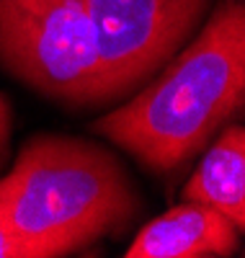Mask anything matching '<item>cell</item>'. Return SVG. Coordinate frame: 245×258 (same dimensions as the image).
I'll return each mask as SVG.
<instances>
[{
    "mask_svg": "<svg viewBox=\"0 0 245 258\" xmlns=\"http://www.w3.org/2000/svg\"><path fill=\"white\" fill-rule=\"evenodd\" d=\"M101 106L129 98L204 24L214 0H83Z\"/></svg>",
    "mask_w": 245,
    "mask_h": 258,
    "instance_id": "obj_4",
    "label": "cell"
},
{
    "mask_svg": "<svg viewBox=\"0 0 245 258\" xmlns=\"http://www.w3.org/2000/svg\"><path fill=\"white\" fill-rule=\"evenodd\" d=\"M0 181L24 258L88 253L124 238L145 212L124 160L111 147L75 135L29 137Z\"/></svg>",
    "mask_w": 245,
    "mask_h": 258,
    "instance_id": "obj_2",
    "label": "cell"
},
{
    "mask_svg": "<svg viewBox=\"0 0 245 258\" xmlns=\"http://www.w3.org/2000/svg\"><path fill=\"white\" fill-rule=\"evenodd\" d=\"M0 70L65 111L103 109L83 0H0Z\"/></svg>",
    "mask_w": 245,
    "mask_h": 258,
    "instance_id": "obj_3",
    "label": "cell"
},
{
    "mask_svg": "<svg viewBox=\"0 0 245 258\" xmlns=\"http://www.w3.org/2000/svg\"><path fill=\"white\" fill-rule=\"evenodd\" d=\"M181 199L207 204L245 230V129L230 121L202 150Z\"/></svg>",
    "mask_w": 245,
    "mask_h": 258,
    "instance_id": "obj_6",
    "label": "cell"
},
{
    "mask_svg": "<svg viewBox=\"0 0 245 258\" xmlns=\"http://www.w3.org/2000/svg\"><path fill=\"white\" fill-rule=\"evenodd\" d=\"M242 250V230L222 212L183 199L145 222L127 258H230Z\"/></svg>",
    "mask_w": 245,
    "mask_h": 258,
    "instance_id": "obj_5",
    "label": "cell"
},
{
    "mask_svg": "<svg viewBox=\"0 0 245 258\" xmlns=\"http://www.w3.org/2000/svg\"><path fill=\"white\" fill-rule=\"evenodd\" d=\"M91 129L152 176H175L245 109V0H214L199 31Z\"/></svg>",
    "mask_w": 245,
    "mask_h": 258,
    "instance_id": "obj_1",
    "label": "cell"
},
{
    "mask_svg": "<svg viewBox=\"0 0 245 258\" xmlns=\"http://www.w3.org/2000/svg\"><path fill=\"white\" fill-rule=\"evenodd\" d=\"M11 137H13V109L6 93H0V176L11 158Z\"/></svg>",
    "mask_w": 245,
    "mask_h": 258,
    "instance_id": "obj_8",
    "label": "cell"
},
{
    "mask_svg": "<svg viewBox=\"0 0 245 258\" xmlns=\"http://www.w3.org/2000/svg\"><path fill=\"white\" fill-rule=\"evenodd\" d=\"M0 258H24L21 243L8 220V202H6V188L0 181Z\"/></svg>",
    "mask_w": 245,
    "mask_h": 258,
    "instance_id": "obj_7",
    "label": "cell"
}]
</instances>
